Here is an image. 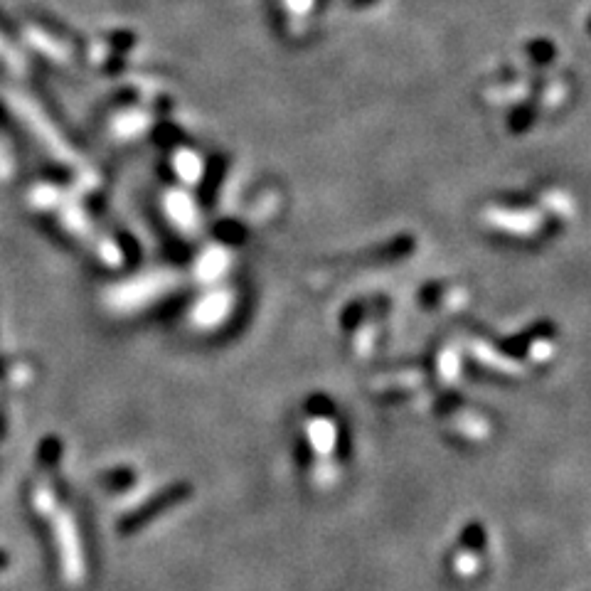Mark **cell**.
Returning <instances> with one entry per match:
<instances>
[{"label": "cell", "instance_id": "1", "mask_svg": "<svg viewBox=\"0 0 591 591\" xmlns=\"http://www.w3.org/2000/svg\"><path fill=\"white\" fill-rule=\"evenodd\" d=\"M461 547L466 552H471V555H481V552L486 550V530H483V525H468L466 530L461 532Z\"/></svg>", "mask_w": 591, "mask_h": 591}]
</instances>
